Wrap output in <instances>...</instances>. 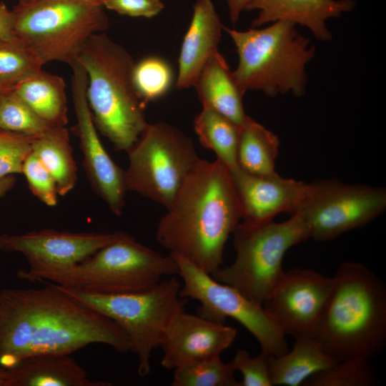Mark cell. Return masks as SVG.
Returning <instances> with one entry per match:
<instances>
[{
    "label": "cell",
    "mask_w": 386,
    "mask_h": 386,
    "mask_svg": "<svg viewBox=\"0 0 386 386\" xmlns=\"http://www.w3.org/2000/svg\"><path fill=\"white\" fill-rule=\"evenodd\" d=\"M237 337V330L199 315L178 312L167 327L159 347L161 365L174 370L191 362L220 355Z\"/></svg>",
    "instance_id": "16"
},
{
    "label": "cell",
    "mask_w": 386,
    "mask_h": 386,
    "mask_svg": "<svg viewBox=\"0 0 386 386\" xmlns=\"http://www.w3.org/2000/svg\"><path fill=\"white\" fill-rule=\"evenodd\" d=\"M238 54L232 71L241 91L257 90L269 96L305 93V66L313 58L315 47L299 33L296 24L277 21L262 29L237 31L223 25Z\"/></svg>",
    "instance_id": "5"
},
{
    "label": "cell",
    "mask_w": 386,
    "mask_h": 386,
    "mask_svg": "<svg viewBox=\"0 0 386 386\" xmlns=\"http://www.w3.org/2000/svg\"><path fill=\"white\" fill-rule=\"evenodd\" d=\"M177 274V264L172 254L163 255L124 232L76 264L33 272L20 269L16 275L22 279H48L63 287L96 293L121 294L150 289L164 277Z\"/></svg>",
    "instance_id": "6"
},
{
    "label": "cell",
    "mask_w": 386,
    "mask_h": 386,
    "mask_svg": "<svg viewBox=\"0 0 386 386\" xmlns=\"http://www.w3.org/2000/svg\"><path fill=\"white\" fill-rule=\"evenodd\" d=\"M14 16L13 11L7 9L6 5L0 1V39L4 41H18L15 35Z\"/></svg>",
    "instance_id": "36"
},
{
    "label": "cell",
    "mask_w": 386,
    "mask_h": 386,
    "mask_svg": "<svg viewBox=\"0 0 386 386\" xmlns=\"http://www.w3.org/2000/svg\"><path fill=\"white\" fill-rule=\"evenodd\" d=\"M14 90L50 127L67 124L66 84L61 76L41 69L18 83Z\"/></svg>",
    "instance_id": "23"
},
{
    "label": "cell",
    "mask_w": 386,
    "mask_h": 386,
    "mask_svg": "<svg viewBox=\"0 0 386 386\" xmlns=\"http://www.w3.org/2000/svg\"><path fill=\"white\" fill-rule=\"evenodd\" d=\"M30 1H32V0H19V3H26ZM86 1L94 3V4H102L104 6V4L107 0H86Z\"/></svg>",
    "instance_id": "40"
},
{
    "label": "cell",
    "mask_w": 386,
    "mask_h": 386,
    "mask_svg": "<svg viewBox=\"0 0 386 386\" xmlns=\"http://www.w3.org/2000/svg\"><path fill=\"white\" fill-rule=\"evenodd\" d=\"M77 61L86 73V96L95 127L115 149L127 152L148 124L134 84L135 61L104 32L89 38Z\"/></svg>",
    "instance_id": "4"
},
{
    "label": "cell",
    "mask_w": 386,
    "mask_h": 386,
    "mask_svg": "<svg viewBox=\"0 0 386 386\" xmlns=\"http://www.w3.org/2000/svg\"><path fill=\"white\" fill-rule=\"evenodd\" d=\"M133 79L137 94L145 106L166 94L172 86L174 77L167 61L150 56L135 62Z\"/></svg>",
    "instance_id": "29"
},
{
    "label": "cell",
    "mask_w": 386,
    "mask_h": 386,
    "mask_svg": "<svg viewBox=\"0 0 386 386\" xmlns=\"http://www.w3.org/2000/svg\"><path fill=\"white\" fill-rule=\"evenodd\" d=\"M127 153V191L135 192L166 209L200 159L188 136L162 122L148 124Z\"/></svg>",
    "instance_id": "10"
},
{
    "label": "cell",
    "mask_w": 386,
    "mask_h": 386,
    "mask_svg": "<svg viewBox=\"0 0 386 386\" xmlns=\"http://www.w3.org/2000/svg\"><path fill=\"white\" fill-rule=\"evenodd\" d=\"M34 138L0 128V177L22 174L24 162L32 152Z\"/></svg>",
    "instance_id": "32"
},
{
    "label": "cell",
    "mask_w": 386,
    "mask_h": 386,
    "mask_svg": "<svg viewBox=\"0 0 386 386\" xmlns=\"http://www.w3.org/2000/svg\"><path fill=\"white\" fill-rule=\"evenodd\" d=\"M312 335L325 352L340 362L359 357L370 360L386 345V288L361 263H341Z\"/></svg>",
    "instance_id": "3"
},
{
    "label": "cell",
    "mask_w": 386,
    "mask_h": 386,
    "mask_svg": "<svg viewBox=\"0 0 386 386\" xmlns=\"http://www.w3.org/2000/svg\"><path fill=\"white\" fill-rule=\"evenodd\" d=\"M204 107H209L241 127L246 120L242 96L224 56L218 51L204 65L194 85Z\"/></svg>",
    "instance_id": "21"
},
{
    "label": "cell",
    "mask_w": 386,
    "mask_h": 386,
    "mask_svg": "<svg viewBox=\"0 0 386 386\" xmlns=\"http://www.w3.org/2000/svg\"><path fill=\"white\" fill-rule=\"evenodd\" d=\"M234 262L211 275L262 305L282 279V259L292 247L310 238L300 212L282 222L239 223L234 232Z\"/></svg>",
    "instance_id": "8"
},
{
    "label": "cell",
    "mask_w": 386,
    "mask_h": 386,
    "mask_svg": "<svg viewBox=\"0 0 386 386\" xmlns=\"http://www.w3.org/2000/svg\"><path fill=\"white\" fill-rule=\"evenodd\" d=\"M279 142L276 135L247 116L239 127L237 162L252 174L268 176L276 173L275 161Z\"/></svg>",
    "instance_id": "25"
},
{
    "label": "cell",
    "mask_w": 386,
    "mask_h": 386,
    "mask_svg": "<svg viewBox=\"0 0 386 386\" xmlns=\"http://www.w3.org/2000/svg\"><path fill=\"white\" fill-rule=\"evenodd\" d=\"M70 67L75 131L83 154V165L94 192L114 214L120 215L127 192L125 170L113 161L99 139L86 99L84 69L77 60Z\"/></svg>",
    "instance_id": "13"
},
{
    "label": "cell",
    "mask_w": 386,
    "mask_h": 386,
    "mask_svg": "<svg viewBox=\"0 0 386 386\" xmlns=\"http://www.w3.org/2000/svg\"><path fill=\"white\" fill-rule=\"evenodd\" d=\"M240 219L230 172L217 159H199L160 219L156 239L212 274L222 266L225 244Z\"/></svg>",
    "instance_id": "2"
},
{
    "label": "cell",
    "mask_w": 386,
    "mask_h": 386,
    "mask_svg": "<svg viewBox=\"0 0 386 386\" xmlns=\"http://www.w3.org/2000/svg\"><path fill=\"white\" fill-rule=\"evenodd\" d=\"M386 208V190L336 179H320L307 184L298 212L310 238L330 241L372 221Z\"/></svg>",
    "instance_id": "12"
},
{
    "label": "cell",
    "mask_w": 386,
    "mask_h": 386,
    "mask_svg": "<svg viewBox=\"0 0 386 386\" xmlns=\"http://www.w3.org/2000/svg\"><path fill=\"white\" fill-rule=\"evenodd\" d=\"M170 254L177 264V274L182 280L179 295L200 303L199 315L221 324H224L227 317L234 319L255 337L261 352L267 355L279 356L288 351L286 335L262 305L217 281L182 257Z\"/></svg>",
    "instance_id": "11"
},
{
    "label": "cell",
    "mask_w": 386,
    "mask_h": 386,
    "mask_svg": "<svg viewBox=\"0 0 386 386\" xmlns=\"http://www.w3.org/2000/svg\"><path fill=\"white\" fill-rule=\"evenodd\" d=\"M230 362L220 355L199 359L174 369L172 386H239Z\"/></svg>",
    "instance_id": "27"
},
{
    "label": "cell",
    "mask_w": 386,
    "mask_h": 386,
    "mask_svg": "<svg viewBox=\"0 0 386 386\" xmlns=\"http://www.w3.org/2000/svg\"><path fill=\"white\" fill-rule=\"evenodd\" d=\"M338 362L327 355L312 335L295 338L291 351L268 356L272 385L299 386L312 375Z\"/></svg>",
    "instance_id": "22"
},
{
    "label": "cell",
    "mask_w": 386,
    "mask_h": 386,
    "mask_svg": "<svg viewBox=\"0 0 386 386\" xmlns=\"http://www.w3.org/2000/svg\"><path fill=\"white\" fill-rule=\"evenodd\" d=\"M222 31L223 25L212 0H197L179 55L178 89L194 86L204 65L219 51Z\"/></svg>",
    "instance_id": "18"
},
{
    "label": "cell",
    "mask_w": 386,
    "mask_h": 386,
    "mask_svg": "<svg viewBox=\"0 0 386 386\" xmlns=\"http://www.w3.org/2000/svg\"><path fill=\"white\" fill-rule=\"evenodd\" d=\"M31 192L45 204L53 207L57 203L56 182L37 157L31 152L26 159L22 167Z\"/></svg>",
    "instance_id": "33"
},
{
    "label": "cell",
    "mask_w": 386,
    "mask_h": 386,
    "mask_svg": "<svg viewBox=\"0 0 386 386\" xmlns=\"http://www.w3.org/2000/svg\"><path fill=\"white\" fill-rule=\"evenodd\" d=\"M379 383L370 360L352 357L307 379L304 386H372Z\"/></svg>",
    "instance_id": "28"
},
{
    "label": "cell",
    "mask_w": 386,
    "mask_h": 386,
    "mask_svg": "<svg viewBox=\"0 0 386 386\" xmlns=\"http://www.w3.org/2000/svg\"><path fill=\"white\" fill-rule=\"evenodd\" d=\"M6 370V386L112 385L108 382L91 380L84 368L66 354L30 355Z\"/></svg>",
    "instance_id": "20"
},
{
    "label": "cell",
    "mask_w": 386,
    "mask_h": 386,
    "mask_svg": "<svg viewBox=\"0 0 386 386\" xmlns=\"http://www.w3.org/2000/svg\"><path fill=\"white\" fill-rule=\"evenodd\" d=\"M332 277L310 269L284 272L262 306L295 339L312 335L329 299Z\"/></svg>",
    "instance_id": "14"
},
{
    "label": "cell",
    "mask_w": 386,
    "mask_h": 386,
    "mask_svg": "<svg viewBox=\"0 0 386 386\" xmlns=\"http://www.w3.org/2000/svg\"><path fill=\"white\" fill-rule=\"evenodd\" d=\"M241 211V219L249 223L269 220L278 214L297 212L305 197L307 184L281 177L277 173L258 176L240 168L231 173Z\"/></svg>",
    "instance_id": "17"
},
{
    "label": "cell",
    "mask_w": 386,
    "mask_h": 386,
    "mask_svg": "<svg viewBox=\"0 0 386 386\" xmlns=\"http://www.w3.org/2000/svg\"><path fill=\"white\" fill-rule=\"evenodd\" d=\"M32 152L52 175L59 194L64 196L74 187L77 167L66 127H51L36 137Z\"/></svg>",
    "instance_id": "24"
},
{
    "label": "cell",
    "mask_w": 386,
    "mask_h": 386,
    "mask_svg": "<svg viewBox=\"0 0 386 386\" xmlns=\"http://www.w3.org/2000/svg\"><path fill=\"white\" fill-rule=\"evenodd\" d=\"M7 372L6 369L0 367V386H6Z\"/></svg>",
    "instance_id": "39"
},
{
    "label": "cell",
    "mask_w": 386,
    "mask_h": 386,
    "mask_svg": "<svg viewBox=\"0 0 386 386\" xmlns=\"http://www.w3.org/2000/svg\"><path fill=\"white\" fill-rule=\"evenodd\" d=\"M56 284L120 327L127 337L129 351L137 357L140 377L149 374L152 352L159 347L169 324L185 310L188 302L179 295L182 282L175 275L163 279L150 289L131 293L102 294Z\"/></svg>",
    "instance_id": "7"
},
{
    "label": "cell",
    "mask_w": 386,
    "mask_h": 386,
    "mask_svg": "<svg viewBox=\"0 0 386 386\" xmlns=\"http://www.w3.org/2000/svg\"><path fill=\"white\" fill-rule=\"evenodd\" d=\"M104 6L86 0H32L12 10L14 33L44 64L71 66L89 38L109 25Z\"/></svg>",
    "instance_id": "9"
},
{
    "label": "cell",
    "mask_w": 386,
    "mask_h": 386,
    "mask_svg": "<svg viewBox=\"0 0 386 386\" xmlns=\"http://www.w3.org/2000/svg\"><path fill=\"white\" fill-rule=\"evenodd\" d=\"M239 127L220 113L204 106L194 119V129L202 145L213 151L217 159L230 173L239 169L237 162Z\"/></svg>",
    "instance_id": "26"
},
{
    "label": "cell",
    "mask_w": 386,
    "mask_h": 386,
    "mask_svg": "<svg viewBox=\"0 0 386 386\" xmlns=\"http://www.w3.org/2000/svg\"><path fill=\"white\" fill-rule=\"evenodd\" d=\"M104 8L122 15L151 18L164 8L162 0H107Z\"/></svg>",
    "instance_id": "35"
},
{
    "label": "cell",
    "mask_w": 386,
    "mask_h": 386,
    "mask_svg": "<svg viewBox=\"0 0 386 386\" xmlns=\"http://www.w3.org/2000/svg\"><path fill=\"white\" fill-rule=\"evenodd\" d=\"M43 64L25 44L0 39V84L14 87L42 69Z\"/></svg>",
    "instance_id": "30"
},
{
    "label": "cell",
    "mask_w": 386,
    "mask_h": 386,
    "mask_svg": "<svg viewBox=\"0 0 386 386\" xmlns=\"http://www.w3.org/2000/svg\"><path fill=\"white\" fill-rule=\"evenodd\" d=\"M355 4V0H253L246 10L259 11L253 28L288 21L307 27L316 39L325 41L332 39L326 20L352 11Z\"/></svg>",
    "instance_id": "19"
},
{
    "label": "cell",
    "mask_w": 386,
    "mask_h": 386,
    "mask_svg": "<svg viewBox=\"0 0 386 386\" xmlns=\"http://www.w3.org/2000/svg\"><path fill=\"white\" fill-rule=\"evenodd\" d=\"M14 87L0 84V94L13 89Z\"/></svg>",
    "instance_id": "41"
},
{
    "label": "cell",
    "mask_w": 386,
    "mask_h": 386,
    "mask_svg": "<svg viewBox=\"0 0 386 386\" xmlns=\"http://www.w3.org/2000/svg\"><path fill=\"white\" fill-rule=\"evenodd\" d=\"M41 289L0 291V367L14 366L34 355H70L102 343L129 351L127 337L109 317L46 282Z\"/></svg>",
    "instance_id": "1"
},
{
    "label": "cell",
    "mask_w": 386,
    "mask_h": 386,
    "mask_svg": "<svg viewBox=\"0 0 386 386\" xmlns=\"http://www.w3.org/2000/svg\"><path fill=\"white\" fill-rule=\"evenodd\" d=\"M268 356L261 352L252 357L246 350H237L229 362L235 372L239 371L242 374L243 378L239 386H272Z\"/></svg>",
    "instance_id": "34"
},
{
    "label": "cell",
    "mask_w": 386,
    "mask_h": 386,
    "mask_svg": "<svg viewBox=\"0 0 386 386\" xmlns=\"http://www.w3.org/2000/svg\"><path fill=\"white\" fill-rule=\"evenodd\" d=\"M227 3L231 22L238 21L242 12L246 10L248 4L253 0H224Z\"/></svg>",
    "instance_id": "37"
},
{
    "label": "cell",
    "mask_w": 386,
    "mask_h": 386,
    "mask_svg": "<svg viewBox=\"0 0 386 386\" xmlns=\"http://www.w3.org/2000/svg\"><path fill=\"white\" fill-rule=\"evenodd\" d=\"M124 232L109 233L61 232L44 229L21 234L0 235V251L19 252L36 271L76 264L117 240Z\"/></svg>",
    "instance_id": "15"
},
{
    "label": "cell",
    "mask_w": 386,
    "mask_h": 386,
    "mask_svg": "<svg viewBox=\"0 0 386 386\" xmlns=\"http://www.w3.org/2000/svg\"><path fill=\"white\" fill-rule=\"evenodd\" d=\"M0 128L36 137L51 127L13 89L0 94Z\"/></svg>",
    "instance_id": "31"
},
{
    "label": "cell",
    "mask_w": 386,
    "mask_h": 386,
    "mask_svg": "<svg viewBox=\"0 0 386 386\" xmlns=\"http://www.w3.org/2000/svg\"><path fill=\"white\" fill-rule=\"evenodd\" d=\"M15 182L14 175L0 177V199L14 187Z\"/></svg>",
    "instance_id": "38"
}]
</instances>
